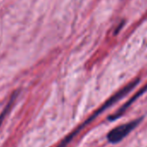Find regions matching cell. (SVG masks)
<instances>
[{
    "instance_id": "3957f363",
    "label": "cell",
    "mask_w": 147,
    "mask_h": 147,
    "mask_svg": "<svg viewBox=\"0 0 147 147\" xmlns=\"http://www.w3.org/2000/svg\"><path fill=\"white\" fill-rule=\"evenodd\" d=\"M146 91H147V85H146V86H144L142 89H140V90H139V92H138V93H137V94H135V95H134L131 100H128V101H127L124 106H122V107H120V108H119V109L115 113H113V114H112L111 116H109V117H108V119H109L110 121H113V120H115V119H119V117H120V116H121V115H122V114H123V113H124L128 109V107H130V106H131V104H132V103H133V102H134V101H135V100H136L139 96H141V95H142L144 92H146Z\"/></svg>"
},
{
    "instance_id": "6da1fadb",
    "label": "cell",
    "mask_w": 147,
    "mask_h": 147,
    "mask_svg": "<svg viewBox=\"0 0 147 147\" xmlns=\"http://www.w3.org/2000/svg\"><path fill=\"white\" fill-rule=\"evenodd\" d=\"M139 82H140V79L137 78V79H136V80H134L133 82H130L126 87H125L124 88H122L121 90H119L118 93H116L114 95H113V96H112V97H111V98H110V99H109V100H107V102H106V103H105V104H104V105H103V106H102L99 110H97V111H96V113H95L93 116H91V117H90V118H89V119H88L85 123H83V124H82L79 128H77L76 131H74L71 134H69L67 137H66V138L62 140V142L59 144V146H58V147H66V146H67V144L71 140H72V138H73L74 137H75V136L78 133V131H79L81 129H82V128H83L84 126H86L89 122H91L92 120H94V119H95V117H96V116L100 115V114L102 112H104L106 109H107L108 107H110L111 106H113L114 103H116L117 101H119V100H121L123 97H125L127 94H129V93H130V92H131V90H132V89H133V88H135V87L139 83Z\"/></svg>"
},
{
    "instance_id": "277c9868",
    "label": "cell",
    "mask_w": 147,
    "mask_h": 147,
    "mask_svg": "<svg viewBox=\"0 0 147 147\" xmlns=\"http://www.w3.org/2000/svg\"><path fill=\"white\" fill-rule=\"evenodd\" d=\"M18 94H19V92L16 91V92L12 94V96L11 97L10 101L8 102V104L6 105L4 111L1 113V114H0V125H2L4 119H5V117H6L7 114L9 113V112H10L11 108L12 107V106H13V104H14V102H15V100H16V99H17V97H18Z\"/></svg>"
},
{
    "instance_id": "7a4b0ae2",
    "label": "cell",
    "mask_w": 147,
    "mask_h": 147,
    "mask_svg": "<svg viewBox=\"0 0 147 147\" xmlns=\"http://www.w3.org/2000/svg\"><path fill=\"white\" fill-rule=\"evenodd\" d=\"M142 121V118L137 119L135 120H132L129 123L123 124L121 125H119L110 131L107 134V139L112 144H116L120 142L125 136H127L135 127L138 125V124Z\"/></svg>"
}]
</instances>
